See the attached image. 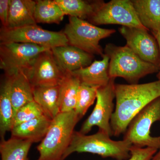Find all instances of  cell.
Segmentation results:
<instances>
[{"mask_svg":"<svg viewBox=\"0 0 160 160\" xmlns=\"http://www.w3.org/2000/svg\"><path fill=\"white\" fill-rule=\"evenodd\" d=\"M115 109L110 125L112 134L125 133L133 118L155 99L160 96V80L144 84L115 85Z\"/></svg>","mask_w":160,"mask_h":160,"instance_id":"cell-1","label":"cell"},{"mask_svg":"<svg viewBox=\"0 0 160 160\" xmlns=\"http://www.w3.org/2000/svg\"><path fill=\"white\" fill-rule=\"evenodd\" d=\"M132 146V144L127 140H112L110 136L101 130L90 135L75 131L69 147L62 160H65L76 152H89L98 155L103 158L127 160L131 156L130 149Z\"/></svg>","mask_w":160,"mask_h":160,"instance_id":"cell-2","label":"cell"},{"mask_svg":"<svg viewBox=\"0 0 160 160\" xmlns=\"http://www.w3.org/2000/svg\"><path fill=\"white\" fill-rule=\"evenodd\" d=\"M104 52L109 58L110 78H122L129 84H138L140 79L159 70L158 66L142 60L127 45L118 46L109 43Z\"/></svg>","mask_w":160,"mask_h":160,"instance_id":"cell-3","label":"cell"},{"mask_svg":"<svg viewBox=\"0 0 160 160\" xmlns=\"http://www.w3.org/2000/svg\"><path fill=\"white\" fill-rule=\"evenodd\" d=\"M75 110L61 112L52 120L46 135L38 146L37 160H62L81 119Z\"/></svg>","mask_w":160,"mask_h":160,"instance_id":"cell-4","label":"cell"},{"mask_svg":"<svg viewBox=\"0 0 160 160\" xmlns=\"http://www.w3.org/2000/svg\"><path fill=\"white\" fill-rule=\"evenodd\" d=\"M63 32L69 45L77 47L93 55L102 56L104 49L100 46V40L110 36L116 32L114 29L100 28L86 20L69 17Z\"/></svg>","mask_w":160,"mask_h":160,"instance_id":"cell-5","label":"cell"},{"mask_svg":"<svg viewBox=\"0 0 160 160\" xmlns=\"http://www.w3.org/2000/svg\"><path fill=\"white\" fill-rule=\"evenodd\" d=\"M158 121L160 122V96L149 103L131 120L123 139L136 147L160 149V136L150 135L152 126Z\"/></svg>","mask_w":160,"mask_h":160,"instance_id":"cell-6","label":"cell"},{"mask_svg":"<svg viewBox=\"0 0 160 160\" xmlns=\"http://www.w3.org/2000/svg\"><path fill=\"white\" fill-rule=\"evenodd\" d=\"M50 49L31 43L1 42L0 68L7 74L24 72L40 53Z\"/></svg>","mask_w":160,"mask_h":160,"instance_id":"cell-7","label":"cell"},{"mask_svg":"<svg viewBox=\"0 0 160 160\" xmlns=\"http://www.w3.org/2000/svg\"><path fill=\"white\" fill-rule=\"evenodd\" d=\"M1 42L31 43L47 48L69 45L63 31H49L37 25L24 26L17 29L1 27Z\"/></svg>","mask_w":160,"mask_h":160,"instance_id":"cell-8","label":"cell"},{"mask_svg":"<svg viewBox=\"0 0 160 160\" xmlns=\"http://www.w3.org/2000/svg\"><path fill=\"white\" fill-rule=\"evenodd\" d=\"M87 21L95 26L115 24L147 29L140 22L131 0L104 2Z\"/></svg>","mask_w":160,"mask_h":160,"instance_id":"cell-9","label":"cell"},{"mask_svg":"<svg viewBox=\"0 0 160 160\" xmlns=\"http://www.w3.org/2000/svg\"><path fill=\"white\" fill-rule=\"evenodd\" d=\"M114 80L110 79L106 86L98 89L95 106L91 114L82 125L79 131L81 133L87 134L93 126H97L99 130L104 132L110 137L113 135L110 121L114 112Z\"/></svg>","mask_w":160,"mask_h":160,"instance_id":"cell-10","label":"cell"},{"mask_svg":"<svg viewBox=\"0 0 160 160\" xmlns=\"http://www.w3.org/2000/svg\"><path fill=\"white\" fill-rule=\"evenodd\" d=\"M23 72L33 87L58 86L67 73L59 66L51 49L40 53L31 66Z\"/></svg>","mask_w":160,"mask_h":160,"instance_id":"cell-11","label":"cell"},{"mask_svg":"<svg viewBox=\"0 0 160 160\" xmlns=\"http://www.w3.org/2000/svg\"><path fill=\"white\" fill-rule=\"evenodd\" d=\"M119 32L126 45L143 61L159 68L160 50L156 39L147 29L122 26Z\"/></svg>","mask_w":160,"mask_h":160,"instance_id":"cell-12","label":"cell"},{"mask_svg":"<svg viewBox=\"0 0 160 160\" xmlns=\"http://www.w3.org/2000/svg\"><path fill=\"white\" fill-rule=\"evenodd\" d=\"M59 66L65 72H72L91 65L93 55L70 45L51 49Z\"/></svg>","mask_w":160,"mask_h":160,"instance_id":"cell-13","label":"cell"},{"mask_svg":"<svg viewBox=\"0 0 160 160\" xmlns=\"http://www.w3.org/2000/svg\"><path fill=\"white\" fill-rule=\"evenodd\" d=\"M13 75L4 73L0 86V136L5 139L8 132L13 128L14 113L12 103L11 90Z\"/></svg>","mask_w":160,"mask_h":160,"instance_id":"cell-14","label":"cell"},{"mask_svg":"<svg viewBox=\"0 0 160 160\" xmlns=\"http://www.w3.org/2000/svg\"><path fill=\"white\" fill-rule=\"evenodd\" d=\"M102 58V60H95L89 66L72 73L77 77L83 84L98 88L106 86L111 79L109 72V58L105 53Z\"/></svg>","mask_w":160,"mask_h":160,"instance_id":"cell-15","label":"cell"},{"mask_svg":"<svg viewBox=\"0 0 160 160\" xmlns=\"http://www.w3.org/2000/svg\"><path fill=\"white\" fill-rule=\"evenodd\" d=\"M36 4L32 0H10L8 25L5 28L13 29L37 25L35 19Z\"/></svg>","mask_w":160,"mask_h":160,"instance_id":"cell-16","label":"cell"},{"mask_svg":"<svg viewBox=\"0 0 160 160\" xmlns=\"http://www.w3.org/2000/svg\"><path fill=\"white\" fill-rule=\"evenodd\" d=\"M52 120L45 115L22 123L12 129L11 137L29 140L32 143L42 141L46 135Z\"/></svg>","mask_w":160,"mask_h":160,"instance_id":"cell-17","label":"cell"},{"mask_svg":"<svg viewBox=\"0 0 160 160\" xmlns=\"http://www.w3.org/2000/svg\"><path fill=\"white\" fill-rule=\"evenodd\" d=\"M33 100L46 116L53 120L59 114V85L33 87Z\"/></svg>","mask_w":160,"mask_h":160,"instance_id":"cell-18","label":"cell"},{"mask_svg":"<svg viewBox=\"0 0 160 160\" xmlns=\"http://www.w3.org/2000/svg\"><path fill=\"white\" fill-rule=\"evenodd\" d=\"M140 22L151 32H160V0H131Z\"/></svg>","mask_w":160,"mask_h":160,"instance_id":"cell-19","label":"cell"},{"mask_svg":"<svg viewBox=\"0 0 160 160\" xmlns=\"http://www.w3.org/2000/svg\"><path fill=\"white\" fill-rule=\"evenodd\" d=\"M33 89L29 79L22 72L13 75L11 95L14 116L20 108L34 101Z\"/></svg>","mask_w":160,"mask_h":160,"instance_id":"cell-20","label":"cell"},{"mask_svg":"<svg viewBox=\"0 0 160 160\" xmlns=\"http://www.w3.org/2000/svg\"><path fill=\"white\" fill-rule=\"evenodd\" d=\"M81 81L72 72H67L59 84L60 111H73L75 109Z\"/></svg>","mask_w":160,"mask_h":160,"instance_id":"cell-21","label":"cell"},{"mask_svg":"<svg viewBox=\"0 0 160 160\" xmlns=\"http://www.w3.org/2000/svg\"><path fill=\"white\" fill-rule=\"evenodd\" d=\"M65 15L87 21L97 11L103 1L55 0Z\"/></svg>","mask_w":160,"mask_h":160,"instance_id":"cell-22","label":"cell"},{"mask_svg":"<svg viewBox=\"0 0 160 160\" xmlns=\"http://www.w3.org/2000/svg\"><path fill=\"white\" fill-rule=\"evenodd\" d=\"M32 143L29 140L12 137L8 140H1V160H30L28 154Z\"/></svg>","mask_w":160,"mask_h":160,"instance_id":"cell-23","label":"cell"},{"mask_svg":"<svg viewBox=\"0 0 160 160\" xmlns=\"http://www.w3.org/2000/svg\"><path fill=\"white\" fill-rule=\"evenodd\" d=\"M35 19L37 23L59 24L65 15L55 0L36 1Z\"/></svg>","mask_w":160,"mask_h":160,"instance_id":"cell-24","label":"cell"},{"mask_svg":"<svg viewBox=\"0 0 160 160\" xmlns=\"http://www.w3.org/2000/svg\"><path fill=\"white\" fill-rule=\"evenodd\" d=\"M98 88L81 83L74 110L81 118L85 115L90 106L96 99Z\"/></svg>","mask_w":160,"mask_h":160,"instance_id":"cell-25","label":"cell"},{"mask_svg":"<svg viewBox=\"0 0 160 160\" xmlns=\"http://www.w3.org/2000/svg\"><path fill=\"white\" fill-rule=\"evenodd\" d=\"M43 115L45 114L42 108L34 101H32L23 106L17 112L14 116L13 127Z\"/></svg>","mask_w":160,"mask_h":160,"instance_id":"cell-26","label":"cell"},{"mask_svg":"<svg viewBox=\"0 0 160 160\" xmlns=\"http://www.w3.org/2000/svg\"><path fill=\"white\" fill-rule=\"evenodd\" d=\"M157 150L154 148H139L132 146L130 149L131 156L127 160H151Z\"/></svg>","mask_w":160,"mask_h":160,"instance_id":"cell-27","label":"cell"},{"mask_svg":"<svg viewBox=\"0 0 160 160\" xmlns=\"http://www.w3.org/2000/svg\"><path fill=\"white\" fill-rule=\"evenodd\" d=\"M10 0L0 1V19L2 27H6L9 19Z\"/></svg>","mask_w":160,"mask_h":160,"instance_id":"cell-28","label":"cell"},{"mask_svg":"<svg viewBox=\"0 0 160 160\" xmlns=\"http://www.w3.org/2000/svg\"><path fill=\"white\" fill-rule=\"evenodd\" d=\"M152 34L154 36L155 38L157 41L158 44L159 48L160 50V32H151ZM158 80H160V62L159 65V70L157 75Z\"/></svg>","mask_w":160,"mask_h":160,"instance_id":"cell-29","label":"cell"},{"mask_svg":"<svg viewBox=\"0 0 160 160\" xmlns=\"http://www.w3.org/2000/svg\"><path fill=\"white\" fill-rule=\"evenodd\" d=\"M151 160H160V149L159 151L154 155Z\"/></svg>","mask_w":160,"mask_h":160,"instance_id":"cell-30","label":"cell"}]
</instances>
